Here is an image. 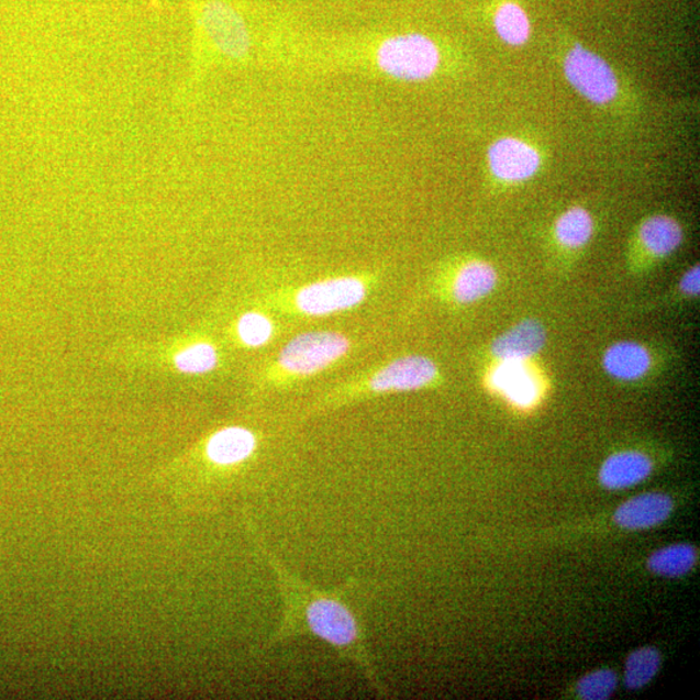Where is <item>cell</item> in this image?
Listing matches in <instances>:
<instances>
[{
  "instance_id": "12",
  "label": "cell",
  "mask_w": 700,
  "mask_h": 700,
  "mask_svg": "<svg viewBox=\"0 0 700 700\" xmlns=\"http://www.w3.org/2000/svg\"><path fill=\"white\" fill-rule=\"evenodd\" d=\"M257 449L255 433L244 429L226 427L213 433L208 440L205 454L216 466H235L247 460Z\"/></svg>"
},
{
  "instance_id": "2",
  "label": "cell",
  "mask_w": 700,
  "mask_h": 700,
  "mask_svg": "<svg viewBox=\"0 0 700 700\" xmlns=\"http://www.w3.org/2000/svg\"><path fill=\"white\" fill-rule=\"evenodd\" d=\"M377 62L386 75L402 81L418 82L436 74L442 55L436 43L427 35L409 33L395 35L382 42L378 48Z\"/></svg>"
},
{
  "instance_id": "5",
  "label": "cell",
  "mask_w": 700,
  "mask_h": 700,
  "mask_svg": "<svg viewBox=\"0 0 700 700\" xmlns=\"http://www.w3.org/2000/svg\"><path fill=\"white\" fill-rule=\"evenodd\" d=\"M365 296L366 288L359 279L335 278L302 288L296 298V304L302 313L327 315L358 305Z\"/></svg>"
},
{
  "instance_id": "9",
  "label": "cell",
  "mask_w": 700,
  "mask_h": 700,
  "mask_svg": "<svg viewBox=\"0 0 700 700\" xmlns=\"http://www.w3.org/2000/svg\"><path fill=\"white\" fill-rule=\"evenodd\" d=\"M493 175L508 182H522L535 176L541 158L535 148L516 138L497 141L488 151Z\"/></svg>"
},
{
  "instance_id": "15",
  "label": "cell",
  "mask_w": 700,
  "mask_h": 700,
  "mask_svg": "<svg viewBox=\"0 0 700 700\" xmlns=\"http://www.w3.org/2000/svg\"><path fill=\"white\" fill-rule=\"evenodd\" d=\"M496 285L497 273L492 265L482 262L468 263L454 280V298L462 304H473L485 299L495 290Z\"/></svg>"
},
{
  "instance_id": "20",
  "label": "cell",
  "mask_w": 700,
  "mask_h": 700,
  "mask_svg": "<svg viewBox=\"0 0 700 700\" xmlns=\"http://www.w3.org/2000/svg\"><path fill=\"white\" fill-rule=\"evenodd\" d=\"M660 654L654 647H641L633 652L625 664V685L637 690L654 680L660 668Z\"/></svg>"
},
{
  "instance_id": "22",
  "label": "cell",
  "mask_w": 700,
  "mask_h": 700,
  "mask_svg": "<svg viewBox=\"0 0 700 700\" xmlns=\"http://www.w3.org/2000/svg\"><path fill=\"white\" fill-rule=\"evenodd\" d=\"M618 687V677L610 669H598L584 676L577 685L579 697L586 700L609 699Z\"/></svg>"
},
{
  "instance_id": "16",
  "label": "cell",
  "mask_w": 700,
  "mask_h": 700,
  "mask_svg": "<svg viewBox=\"0 0 700 700\" xmlns=\"http://www.w3.org/2000/svg\"><path fill=\"white\" fill-rule=\"evenodd\" d=\"M682 236L681 226L668 215L649 216L640 230L641 242L655 256L673 254L680 247Z\"/></svg>"
},
{
  "instance_id": "13",
  "label": "cell",
  "mask_w": 700,
  "mask_h": 700,
  "mask_svg": "<svg viewBox=\"0 0 700 700\" xmlns=\"http://www.w3.org/2000/svg\"><path fill=\"white\" fill-rule=\"evenodd\" d=\"M652 471V460L645 454L622 452L604 460L599 471V480L608 489H627L646 480Z\"/></svg>"
},
{
  "instance_id": "17",
  "label": "cell",
  "mask_w": 700,
  "mask_h": 700,
  "mask_svg": "<svg viewBox=\"0 0 700 700\" xmlns=\"http://www.w3.org/2000/svg\"><path fill=\"white\" fill-rule=\"evenodd\" d=\"M697 563L696 548L676 544L660 548L648 559L649 571L664 577H680L691 571Z\"/></svg>"
},
{
  "instance_id": "14",
  "label": "cell",
  "mask_w": 700,
  "mask_h": 700,
  "mask_svg": "<svg viewBox=\"0 0 700 700\" xmlns=\"http://www.w3.org/2000/svg\"><path fill=\"white\" fill-rule=\"evenodd\" d=\"M605 373L623 381L638 380L652 367V356L644 345L620 342L610 346L603 356Z\"/></svg>"
},
{
  "instance_id": "8",
  "label": "cell",
  "mask_w": 700,
  "mask_h": 700,
  "mask_svg": "<svg viewBox=\"0 0 700 700\" xmlns=\"http://www.w3.org/2000/svg\"><path fill=\"white\" fill-rule=\"evenodd\" d=\"M437 377V367L423 356H408L393 360L375 374L370 388L374 392L416 391Z\"/></svg>"
},
{
  "instance_id": "7",
  "label": "cell",
  "mask_w": 700,
  "mask_h": 700,
  "mask_svg": "<svg viewBox=\"0 0 700 700\" xmlns=\"http://www.w3.org/2000/svg\"><path fill=\"white\" fill-rule=\"evenodd\" d=\"M489 387L516 409L537 405L541 382L535 371L522 360H500L489 375Z\"/></svg>"
},
{
  "instance_id": "23",
  "label": "cell",
  "mask_w": 700,
  "mask_h": 700,
  "mask_svg": "<svg viewBox=\"0 0 700 700\" xmlns=\"http://www.w3.org/2000/svg\"><path fill=\"white\" fill-rule=\"evenodd\" d=\"M237 334L244 344L259 346L268 343L273 335V323L258 313H247L237 323Z\"/></svg>"
},
{
  "instance_id": "4",
  "label": "cell",
  "mask_w": 700,
  "mask_h": 700,
  "mask_svg": "<svg viewBox=\"0 0 700 700\" xmlns=\"http://www.w3.org/2000/svg\"><path fill=\"white\" fill-rule=\"evenodd\" d=\"M565 74L569 84L590 102L608 104L618 96L619 82L610 65L581 46L567 54Z\"/></svg>"
},
{
  "instance_id": "19",
  "label": "cell",
  "mask_w": 700,
  "mask_h": 700,
  "mask_svg": "<svg viewBox=\"0 0 700 700\" xmlns=\"http://www.w3.org/2000/svg\"><path fill=\"white\" fill-rule=\"evenodd\" d=\"M495 26L500 38L511 46L524 45L531 35L530 19L522 7L515 3H504L498 9Z\"/></svg>"
},
{
  "instance_id": "10",
  "label": "cell",
  "mask_w": 700,
  "mask_h": 700,
  "mask_svg": "<svg viewBox=\"0 0 700 700\" xmlns=\"http://www.w3.org/2000/svg\"><path fill=\"white\" fill-rule=\"evenodd\" d=\"M673 510L674 502L667 495L645 493L624 502L613 519L624 530H648L666 522Z\"/></svg>"
},
{
  "instance_id": "11",
  "label": "cell",
  "mask_w": 700,
  "mask_h": 700,
  "mask_svg": "<svg viewBox=\"0 0 700 700\" xmlns=\"http://www.w3.org/2000/svg\"><path fill=\"white\" fill-rule=\"evenodd\" d=\"M545 344L546 331L543 324L535 320H525L498 336L492 345V353L498 360L526 363L538 355Z\"/></svg>"
},
{
  "instance_id": "1",
  "label": "cell",
  "mask_w": 700,
  "mask_h": 700,
  "mask_svg": "<svg viewBox=\"0 0 700 700\" xmlns=\"http://www.w3.org/2000/svg\"><path fill=\"white\" fill-rule=\"evenodd\" d=\"M256 540L276 577L284 603V616L269 644L277 646L298 637L320 640L334 648L343 659L355 664L370 688L379 697H385V682L375 667L364 624L346 598V591L352 588L351 582L334 590L315 588L288 569L262 537L256 536Z\"/></svg>"
},
{
  "instance_id": "18",
  "label": "cell",
  "mask_w": 700,
  "mask_h": 700,
  "mask_svg": "<svg viewBox=\"0 0 700 700\" xmlns=\"http://www.w3.org/2000/svg\"><path fill=\"white\" fill-rule=\"evenodd\" d=\"M593 219L586 209L575 207L563 213L555 225V236L563 247L581 248L593 236Z\"/></svg>"
},
{
  "instance_id": "3",
  "label": "cell",
  "mask_w": 700,
  "mask_h": 700,
  "mask_svg": "<svg viewBox=\"0 0 700 700\" xmlns=\"http://www.w3.org/2000/svg\"><path fill=\"white\" fill-rule=\"evenodd\" d=\"M349 349L348 338L336 332H308L288 343L279 364L292 374L309 375L326 369Z\"/></svg>"
},
{
  "instance_id": "24",
  "label": "cell",
  "mask_w": 700,
  "mask_h": 700,
  "mask_svg": "<svg viewBox=\"0 0 700 700\" xmlns=\"http://www.w3.org/2000/svg\"><path fill=\"white\" fill-rule=\"evenodd\" d=\"M682 292L690 296H698L700 291V270L699 266L691 268L681 279L680 284Z\"/></svg>"
},
{
  "instance_id": "6",
  "label": "cell",
  "mask_w": 700,
  "mask_h": 700,
  "mask_svg": "<svg viewBox=\"0 0 700 700\" xmlns=\"http://www.w3.org/2000/svg\"><path fill=\"white\" fill-rule=\"evenodd\" d=\"M201 21L209 40L223 55L241 59L248 54L251 48L248 27L233 7L222 0H211L204 5Z\"/></svg>"
},
{
  "instance_id": "21",
  "label": "cell",
  "mask_w": 700,
  "mask_h": 700,
  "mask_svg": "<svg viewBox=\"0 0 700 700\" xmlns=\"http://www.w3.org/2000/svg\"><path fill=\"white\" fill-rule=\"evenodd\" d=\"M179 371L187 374H205L216 365V352L211 344L198 343L179 352L175 358Z\"/></svg>"
}]
</instances>
